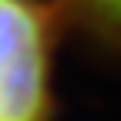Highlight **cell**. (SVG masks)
<instances>
[{"label": "cell", "mask_w": 121, "mask_h": 121, "mask_svg": "<svg viewBox=\"0 0 121 121\" xmlns=\"http://www.w3.org/2000/svg\"><path fill=\"white\" fill-rule=\"evenodd\" d=\"M51 24L37 0H0V121H47Z\"/></svg>", "instance_id": "cell-1"}, {"label": "cell", "mask_w": 121, "mask_h": 121, "mask_svg": "<svg viewBox=\"0 0 121 121\" xmlns=\"http://www.w3.org/2000/svg\"><path fill=\"white\" fill-rule=\"evenodd\" d=\"M78 4H81L98 24H104L108 30L121 34V0H78Z\"/></svg>", "instance_id": "cell-2"}]
</instances>
